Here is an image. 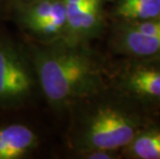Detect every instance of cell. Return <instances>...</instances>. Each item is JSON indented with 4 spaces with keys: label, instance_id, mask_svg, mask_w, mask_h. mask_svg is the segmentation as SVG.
Masks as SVG:
<instances>
[{
    "label": "cell",
    "instance_id": "3",
    "mask_svg": "<svg viewBox=\"0 0 160 159\" xmlns=\"http://www.w3.org/2000/svg\"><path fill=\"white\" fill-rule=\"evenodd\" d=\"M108 66V85L153 112L160 111V57L124 58Z\"/></svg>",
    "mask_w": 160,
    "mask_h": 159
},
{
    "label": "cell",
    "instance_id": "13",
    "mask_svg": "<svg viewBox=\"0 0 160 159\" xmlns=\"http://www.w3.org/2000/svg\"><path fill=\"white\" fill-rule=\"evenodd\" d=\"M0 1H1V0H0Z\"/></svg>",
    "mask_w": 160,
    "mask_h": 159
},
{
    "label": "cell",
    "instance_id": "5",
    "mask_svg": "<svg viewBox=\"0 0 160 159\" xmlns=\"http://www.w3.org/2000/svg\"><path fill=\"white\" fill-rule=\"evenodd\" d=\"M108 49L124 58L160 57V18L142 21L113 20Z\"/></svg>",
    "mask_w": 160,
    "mask_h": 159
},
{
    "label": "cell",
    "instance_id": "9",
    "mask_svg": "<svg viewBox=\"0 0 160 159\" xmlns=\"http://www.w3.org/2000/svg\"><path fill=\"white\" fill-rule=\"evenodd\" d=\"M122 157L130 159H160V121L156 118L138 131L127 146L121 150Z\"/></svg>",
    "mask_w": 160,
    "mask_h": 159
},
{
    "label": "cell",
    "instance_id": "10",
    "mask_svg": "<svg viewBox=\"0 0 160 159\" xmlns=\"http://www.w3.org/2000/svg\"><path fill=\"white\" fill-rule=\"evenodd\" d=\"M111 17L113 20L125 21L160 18V0H116Z\"/></svg>",
    "mask_w": 160,
    "mask_h": 159
},
{
    "label": "cell",
    "instance_id": "7",
    "mask_svg": "<svg viewBox=\"0 0 160 159\" xmlns=\"http://www.w3.org/2000/svg\"><path fill=\"white\" fill-rule=\"evenodd\" d=\"M112 0H63L66 13L64 39L89 43L103 34L107 27L105 5Z\"/></svg>",
    "mask_w": 160,
    "mask_h": 159
},
{
    "label": "cell",
    "instance_id": "4",
    "mask_svg": "<svg viewBox=\"0 0 160 159\" xmlns=\"http://www.w3.org/2000/svg\"><path fill=\"white\" fill-rule=\"evenodd\" d=\"M38 86L31 57L8 38L0 37V107L28 101Z\"/></svg>",
    "mask_w": 160,
    "mask_h": 159
},
{
    "label": "cell",
    "instance_id": "1",
    "mask_svg": "<svg viewBox=\"0 0 160 159\" xmlns=\"http://www.w3.org/2000/svg\"><path fill=\"white\" fill-rule=\"evenodd\" d=\"M31 60L38 87L57 111L71 109L108 86L107 62L89 43L58 39L32 48Z\"/></svg>",
    "mask_w": 160,
    "mask_h": 159
},
{
    "label": "cell",
    "instance_id": "2",
    "mask_svg": "<svg viewBox=\"0 0 160 159\" xmlns=\"http://www.w3.org/2000/svg\"><path fill=\"white\" fill-rule=\"evenodd\" d=\"M71 110H74V118L70 141L77 154L95 149L121 151L158 114L108 85L79 101Z\"/></svg>",
    "mask_w": 160,
    "mask_h": 159
},
{
    "label": "cell",
    "instance_id": "6",
    "mask_svg": "<svg viewBox=\"0 0 160 159\" xmlns=\"http://www.w3.org/2000/svg\"><path fill=\"white\" fill-rule=\"evenodd\" d=\"M18 22L42 42L62 39L66 32L63 0H29L17 3Z\"/></svg>",
    "mask_w": 160,
    "mask_h": 159
},
{
    "label": "cell",
    "instance_id": "12",
    "mask_svg": "<svg viewBox=\"0 0 160 159\" xmlns=\"http://www.w3.org/2000/svg\"><path fill=\"white\" fill-rule=\"evenodd\" d=\"M18 1H29V0H18Z\"/></svg>",
    "mask_w": 160,
    "mask_h": 159
},
{
    "label": "cell",
    "instance_id": "8",
    "mask_svg": "<svg viewBox=\"0 0 160 159\" xmlns=\"http://www.w3.org/2000/svg\"><path fill=\"white\" fill-rule=\"evenodd\" d=\"M38 137L32 128L13 123L0 126V159H21L36 149Z\"/></svg>",
    "mask_w": 160,
    "mask_h": 159
},
{
    "label": "cell",
    "instance_id": "11",
    "mask_svg": "<svg viewBox=\"0 0 160 159\" xmlns=\"http://www.w3.org/2000/svg\"><path fill=\"white\" fill-rule=\"evenodd\" d=\"M78 155L81 158L85 159H117L122 157L121 151L105 150V149H95V150L85 151Z\"/></svg>",
    "mask_w": 160,
    "mask_h": 159
}]
</instances>
